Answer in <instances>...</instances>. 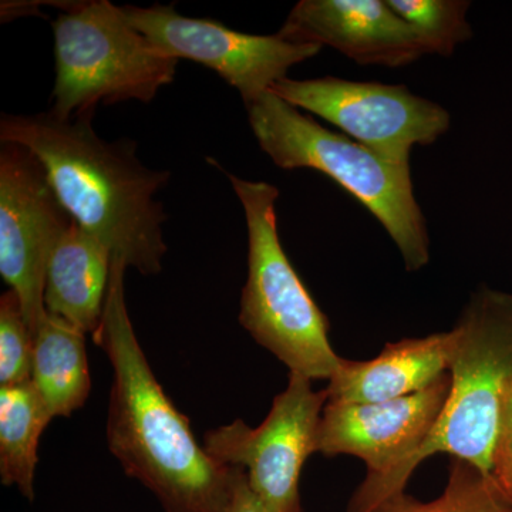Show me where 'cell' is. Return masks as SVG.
<instances>
[{"label":"cell","instance_id":"3957f363","mask_svg":"<svg viewBox=\"0 0 512 512\" xmlns=\"http://www.w3.org/2000/svg\"><path fill=\"white\" fill-rule=\"evenodd\" d=\"M451 332L450 392L436 426L402 466L384 476H366L348 512H373L404 493L413 471L433 454H450L491 473L512 383V293L477 291Z\"/></svg>","mask_w":512,"mask_h":512},{"label":"cell","instance_id":"4fadbf2b","mask_svg":"<svg viewBox=\"0 0 512 512\" xmlns=\"http://www.w3.org/2000/svg\"><path fill=\"white\" fill-rule=\"evenodd\" d=\"M453 340L450 330L387 343L372 360L342 357L326 387L328 400L380 403L421 392L448 372Z\"/></svg>","mask_w":512,"mask_h":512},{"label":"cell","instance_id":"7402d4cb","mask_svg":"<svg viewBox=\"0 0 512 512\" xmlns=\"http://www.w3.org/2000/svg\"><path fill=\"white\" fill-rule=\"evenodd\" d=\"M508 396L512 397V383H511V387H510V393H508Z\"/></svg>","mask_w":512,"mask_h":512},{"label":"cell","instance_id":"9a60e30c","mask_svg":"<svg viewBox=\"0 0 512 512\" xmlns=\"http://www.w3.org/2000/svg\"><path fill=\"white\" fill-rule=\"evenodd\" d=\"M32 382L55 417H70L89 397L86 333L45 311L33 336Z\"/></svg>","mask_w":512,"mask_h":512},{"label":"cell","instance_id":"e0dca14e","mask_svg":"<svg viewBox=\"0 0 512 512\" xmlns=\"http://www.w3.org/2000/svg\"><path fill=\"white\" fill-rule=\"evenodd\" d=\"M373 512H512V504L490 474L454 458L446 488L436 500L424 503L404 491Z\"/></svg>","mask_w":512,"mask_h":512},{"label":"cell","instance_id":"7c38bea8","mask_svg":"<svg viewBox=\"0 0 512 512\" xmlns=\"http://www.w3.org/2000/svg\"><path fill=\"white\" fill-rule=\"evenodd\" d=\"M276 35L333 47L359 64L399 67L426 55L409 23L382 0H301Z\"/></svg>","mask_w":512,"mask_h":512},{"label":"cell","instance_id":"9c48e42d","mask_svg":"<svg viewBox=\"0 0 512 512\" xmlns=\"http://www.w3.org/2000/svg\"><path fill=\"white\" fill-rule=\"evenodd\" d=\"M73 222L39 158L19 144L2 143L0 275L18 293L33 336L46 311L50 256Z\"/></svg>","mask_w":512,"mask_h":512},{"label":"cell","instance_id":"277c9868","mask_svg":"<svg viewBox=\"0 0 512 512\" xmlns=\"http://www.w3.org/2000/svg\"><path fill=\"white\" fill-rule=\"evenodd\" d=\"M247 106L259 147L279 168H311L332 178L383 225L407 271L430 261L426 220L414 197L410 164L380 157L345 134L333 133L269 90Z\"/></svg>","mask_w":512,"mask_h":512},{"label":"cell","instance_id":"6da1fadb","mask_svg":"<svg viewBox=\"0 0 512 512\" xmlns=\"http://www.w3.org/2000/svg\"><path fill=\"white\" fill-rule=\"evenodd\" d=\"M113 258L96 345L114 370L107 444L128 477L146 485L165 512H228L239 467L215 460L157 382L128 316L124 274Z\"/></svg>","mask_w":512,"mask_h":512},{"label":"cell","instance_id":"5b68a950","mask_svg":"<svg viewBox=\"0 0 512 512\" xmlns=\"http://www.w3.org/2000/svg\"><path fill=\"white\" fill-rule=\"evenodd\" d=\"M244 208L248 229V278L239 322L291 373L311 380L335 375L340 359L329 342V322L285 254L278 234L279 190L228 174Z\"/></svg>","mask_w":512,"mask_h":512},{"label":"cell","instance_id":"8992f818","mask_svg":"<svg viewBox=\"0 0 512 512\" xmlns=\"http://www.w3.org/2000/svg\"><path fill=\"white\" fill-rule=\"evenodd\" d=\"M52 26L56 83L50 113L57 119L94 116L99 104L148 103L174 82L180 60L151 45L109 0L74 3Z\"/></svg>","mask_w":512,"mask_h":512},{"label":"cell","instance_id":"52a82bcc","mask_svg":"<svg viewBox=\"0 0 512 512\" xmlns=\"http://www.w3.org/2000/svg\"><path fill=\"white\" fill-rule=\"evenodd\" d=\"M326 389L315 392L308 377L289 373L288 387L272 403L261 426L241 419L210 430L204 448L222 464L244 468L249 487L269 512H302L299 478L306 458L318 453Z\"/></svg>","mask_w":512,"mask_h":512},{"label":"cell","instance_id":"30bf717a","mask_svg":"<svg viewBox=\"0 0 512 512\" xmlns=\"http://www.w3.org/2000/svg\"><path fill=\"white\" fill-rule=\"evenodd\" d=\"M127 22L164 55L214 70L237 89L245 104L268 93L296 64L322 46L229 29L217 20L187 18L173 6H121Z\"/></svg>","mask_w":512,"mask_h":512},{"label":"cell","instance_id":"ba28073f","mask_svg":"<svg viewBox=\"0 0 512 512\" xmlns=\"http://www.w3.org/2000/svg\"><path fill=\"white\" fill-rule=\"evenodd\" d=\"M271 92L397 164H410L414 146L436 143L451 124L444 107L416 96L403 84L286 77Z\"/></svg>","mask_w":512,"mask_h":512},{"label":"cell","instance_id":"44dd1931","mask_svg":"<svg viewBox=\"0 0 512 512\" xmlns=\"http://www.w3.org/2000/svg\"><path fill=\"white\" fill-rule=\"evenodd\" d=\"M228 512H269L258 495L249 487L247 473L239 467L237 483H235L234 498Z\"/></svg>","mask_w":512,"mask_h":512},{"label":"cell","instance_id":"d6986e66","mask_svg":"<svg viewBox=\"0 0 512 512\" xmlns=\"http://www.w3.org/2000/svg\"><path fill=\"white\" fill-rule=\"evenodd\" d=\"M33 345L18 293L9 289L0 298V386L32 380Z\"/></svg>","mask_w":512,"mask_h":512},{"label":"cell","instance_id":"2e32d148","mask_svg":"<svg viewBox=\"0 0 512 512\" xmlns=\"http://www.w3.org/2000/svg\"><path fill=\"white\" fill-rule=\"evenodd\" d=\"M52 420L32 380L0 387V480L18 487L29 501L35 498L37 447Z\"/></svg>","mask_w":512,"mask_h":512},{"label":"cell","instance_id":"ffe728a7","mask_svg":"<svg viewBox=\"0 0 512 512\" xmlns=\"http://www.w3.org/2000/svg\"><path fill=\"white\" fill-rule=\"evenodd\" d=\"M490 476L512 504V397L505 402L500 434L495 444Z\"/></svg>","mask_w":512,"mask_h":512},{"label":"cell","instance_id":"ac0fdd59","mask_svg":"<svg viewBox=\"0 0 512 512\" xmlns=\"http://www.w3.org/2000/svg\"><path fill=\"white\" fill-rule=\"evenodd\" d=\"M390 6L419 37L426 55L451 56L473 37L467 22L470 2L463 0H389Z\"/></svg>","mask_w":512,"mask_h":512},{"label":"cell","instance_id":"7a4b0ae2","mask_svg":"<svg viewBox=\"0 0 512 512\" xmlns=\"http://www.w3.org/2000/svg\"><path fill=\"white\" fill-rule=\"evenodd\" d=\"M93 116L62 120L47 113L3 114L0 141L32 151L74 222L103 242L113 258L140 274H158L167 252V215L156 194L170 174L147 168L134 141H104Z\"/></svg>","mask_w":512,"mask_h":512},{"label":"cell","instance_id":"8fae6325","mask_svg":"<svg viewBox=\"0 0 512 512\" xmlns=\"http://www.w3.org/2000/svg\"><path fill=\"white\" fill-rule=\"evenodd\" d=\"M450 392V375L402 399L380 403L328 400L318 430V453L355 456L367 477L390 473L416 453L430 436Z\"/></svg>","mask_w":512,"mask_h":512},{"label":"cell","instance_id":"5bb4252c","mask_svg":"<svg viewBox=\"0 0 512 512\" xmlns=\"http://www.w3.org/2000/svg\"><path fill=\"white\" fill-rule=\"evenodd\" d=\"M111 262L110 249L73 222L47 265L46 311L93 335L103 318Z\"/></svg>","mask_w":512,"mask_h":512}]
</instances>
